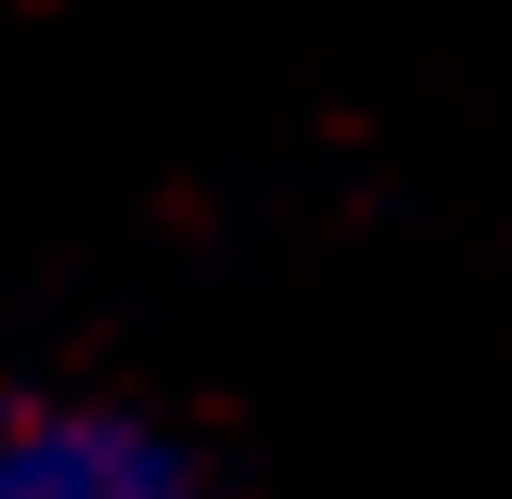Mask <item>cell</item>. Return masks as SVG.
Listing matches in <instances>:
<instances>
[{
  "label": "cell",
  "instance_id": "6da1fadb",
  "mask_svg": "<svg viewBox=\"0 0 512 499\" xmlns=\"http://www.w3.org/2000/svg\"><path fill=\"white\" fill-rule=\"evenodd\" d=\"M0 499H231V474L90 384H13L0 397Z\"/></svg>",
  "mask_w": 512,
  "mask_h": 499
}]
</instances>
